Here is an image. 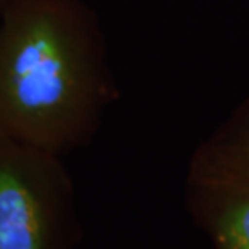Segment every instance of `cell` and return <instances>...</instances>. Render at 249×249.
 <instances>
[{
    "instance_id": "obj_1",
    "label": "cell",
    "mask_w": 249,
    "mask_h": 249,
    "mask_svg": "<svg viewBox=\"0 0 249 249\" xmlns=\"http://www.w3.org/2000/svg\"><path fill=\"white\" fill-rule=\"evenodd\" d=\"M114 89L82 0H7L0 13V137L61 156L98 129Z\"/></svg>"
},
{
    "instance_id": "obj_2",
    "label": "cell",
    "mask_w": 249,
    "mask_h": 249,
    "mask_svg": "<svg viewBox=\"0 0 249 249\" xmlns=\"http://www.w3.org/2000/svg\"><path fill=\"white\" fill-rule=\"evenodd\" d=\"M81 235L60 156L0 137V249H74Z\"/></svg>"
},
{
    "instance_id": "obj_3",
    "label": "cell",
    "mask_w": 249,
    "mask_h": 249,
    "mask_svg": "<svg viewBox=\"0 0 249 249\" xmlns=\"http://www.w3.org/2000/svg\"><path fill=\"white\" fill-rule=\"evenodd\" d=\"M188 206L214 249H249V187L188 183Z\"/></svg>"
},
{
    "instance_id": "obj_4",
    "label": "cell",
    "mask_w": 249,
    "mask_h": 249,
    "mask_svg": "<svg viewBox=\"0 0 249 249\" xmlns=\"http://www.w3.org/2000/svg\"><path fill=\"white\" fill-rule=\"evenodd\" d=\"M188 183L249 187V103L198 148Z\"/></svg>"
},
{
    "instance_id": "obj_5",
    "label": "cell",
    "mask_w": 249,
    "mask_h": 249,
    "mask_svg": "<svg viewBox=\"0 0 249 249\" xmlns=\"http://www.w3.org/2000/svg\"><path fill=\"white\" fill-rule=\"evenodd\" d=\"M5 2H7V0H0V13H2V10H3V5H5Z\"/></svg>"
}]
</instances>
